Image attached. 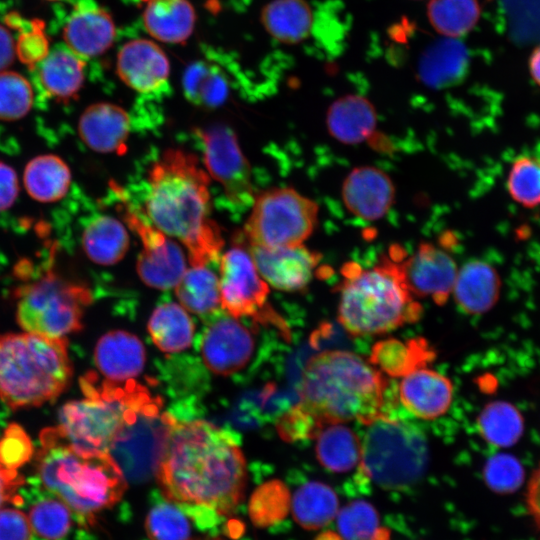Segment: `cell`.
Here are the masks:
<instances>
[{"label":"cell","mask_w":540,"mask_h":540,"mask_svg":"<svg viewBox=\"0 0 540 540\" xmlns=\"http://www.w3.org/2000/svg\"><path fill=\"white\" fill-rule=\"evenodd\" d=\"M527 507L540 531V465L531 476L528 484Z\"/></svg>","instance_id":"db71d44e"},{"label":"cell","mask_w":540,"mask_h":540,"mask_svg":"<svg viewBox=\"0 0 540 540\" xmlns=\"http://www.w3.org/2000/svg\"><path fill=\"white\" fill-rule=\"evenodd\" d=\"M244 231L250 245L277 248L303 244L312 234L319 207L293 188H272L255 196Z\"/></svg>","instance_id":"8fae6325"},{"label":"cell","mask_w":540,"mask_h":540,"mask_svg":"<svg viewBox=\"0 0 540 540\" xmlns=\"http://www.w3.org/2000/svg\"><path fill=\"white\" fill-rule=\"evenodd\" d=\"M198 134L209 176L222 186L226 198L233 205L244 208L252 204L255 196L250 165L232 129L214 125L198 130Z\"/></svg>","instance_id":"7c38bea8"},{"label":"cell","mask_w":540,"mask_h":540,"mask_svg":"<svg viewBox=\"0 0 540 540\" xmlns=\"http://www.w3.org/2000/svg\"><path fill=\"white\" fill-rule=\"evenodd\" d=\"M71 509L59 498L44 497L34 502L29 510L33 535L40 540H61L72 525Z\"/></svg>","instance_id":"b9f144b4"},{"label":"cell","mask_w":540,"mask_h":540,"mask_svg":"<svg viewBox=\"0 0 540 540\" xmlns=\"http://www.w3.org/2000/svg\"><path fill=\"white\" fill-rule=\"evenodd\" d=\"M291 497L287 486L280 480H270L253 492L248 506L251 521L257 527H268L285 518Z\"/></svg>","instance_id":"7bdbcfd3"},{"label":"cell","mask_w":540,"mask_h":540,"mask_svg":"<svg viewBox=\"0 0 540 540\" xmlns=\"http://www.w3.org/2000/svg\"><path fill=\"white\" fill-rule=\"evenodd\" d=\"M16 318L26 331L52 338L79 331L92 294L85 285L47 271L16 290Z\"/></svg>","instance_id":"9c48e42d"},{"label":"cell","mask_w":540,"mask_h":540,"mask_svg":"<svg viewBox=\"0 0 540 540\" xmlns=\"http://www.w3.org/2000/svg\"><path fill=\"white\" fill-rule=\"evenodd\" d=\"M209 183L197 157L180 149L165 151L148 177L147 217L184 245L191 266H207L223 246L220 229L210 218Z\"/></svg>","instance_id":"7a4b0ae2"},{"label":"cell","mask_w":540,"mask_h":540,"mask_svg":"<svg viewBox=\"0 0 540 540\" xmlns=\"http://www.w3.org/2000/svg\"><path fill=\"white\" fill-rule=\"evenodd\" d=\"M342 197L353 215L373 221L389 211L395 198V188L384 171L362 166L354 168L345 178Z\"/></svg>","instance_id":"d6986e66"},{"label":"cell","mask_w":540,"mask_h":540,"mask_svg":"<svg viewBox=\"0 0 540 540\" xmlns=\"http://www.w3.org/2000/svg\"><path fill=\"white\" fill-rule=\"evenodd\" d=\"M85 60L66 46H57L30 70L40 91L59 102L77 96L84 82Z\"/></svg>","instance_id":"603a6c76"},{"label":"cell","mask_w":540,"mask_h":540,"mask_svg":"<svg viewBox=\"0 0 540 540\" xmlns=\"http://www.w3.org/2000/svg\"><path fill=\"white\" fill-rule=\"evenodd\" d=\"M37 470L43 486L72 512L87 521L110 508L127 488L121 469L108 453L86 454L75 450L57 427L40 434Z\"/></svg>","instance_id":"277c9868"},{"label":"cell","mask_w":540,"mask_h":540,"mask_svg":"<svg viewBox=\"0 0 540 540\" xmlns=\"http://www.w3.org/2000/svg\"><path fill=\"white\" fill-rule=\"evenodd\" d=\"M388 382L369 360L348 351H324L303 370L299 403L323 426L384 414Z\"/></svg>","instance_id":"3957f363"},{"label":"cell","mask_w":540,"mask_h":540,"mask_svg":"<svg viewBox=\"0 0 540 540\" xmlns=\"http://www.w3.org/2000/svg\"><path fill=\"white\" fill-rule=\"evenodd\" d=\"M315 540H343V538L333 531H325L319 534Z\"/></svg>","instance_id":"6f0895ef"},{"label":"cell","mask_w":540,"mask_h":540,"mask_svg":"<svg viewBox=\"0 0 540 540\" xmlns=\"http://www.w3.org/2000/svg\"><path fill=\"white\" fill-rule=\"evenodd\" d=\"M81 245L86 256L99 265H113L127 253L130 239L127 229L114 217L99 215L84 228Z\"/></svg>","instance_id":"f546056e"},{"label":"cell","mask_w":540,"mask_h":540,"mask_svg":"<svg viewBox=\"0 0 540 540\" xmlns=\"http://www.w3.org/2000/svg\"><path fill=\"white\" fill-rule=\"evenodd\" d=\"M33 89L30 82L13 71L0 72V120L23 118L32 108Z\"/></svg>","instance_id":"f6af8a7d"},{"label":"cell","mask_w":540,"mask_h":540,"mask_svg":"<svg viewBox=\"0 0 540 540\" xmlns=\"http://www.w3.org/2000/svg\"><path fill=\"white\" fill-rule=\"evenodd\" d=\"M15 53L29 69L48 55L49 41L44 30V23L41 20H31L19 31Z\"/></svg>","instance_id":"c3c4849f"},{"label":"cell","mask_w":540,"mask_h":540,"mask_svg":"<svg viewBox=\"0 0 540 540\" xmlns=\"http://www.w3.org/2000/svg\"><path fill=\"white\" fill-rule=\"evenodd\" d=\"M18 193L17 173L11 166L0 161V212L13 205Z\"/></svg>","instance_id":"f5cc1de1"},{"label":"cell","mask_w":540,"mask_h":540,"mask_svg":"<svg viewBox=\"0 0 540 540\" xmlns=\"http://www.w3.org/2000/svg\"><path fill=\"white\" fill-rule=\"evenodd\" d=\"M176 422L173 414L162 412V400L154 395L130 415L108 449L127 481L144 482L156 476Z\"/></svg>","instance_id":"30bf717a"},{"label":"cell","mask_w":540,"mask_h":540,"mask_svg":"<svg viewBox=\"0 0 540 540\" xmlns=\"http://www.w3.org/2000/svg\"><path fill=\"white\" fill-rule=\"evenodd\" d=\"M483 478L494 492L508 494L520 487L524 480V470L517 458L501 453L487 460L483 468Z\"/></svg>","instance_id":"bcb514c9"},{"label":"cell","mask_w":540,"mask_h":540,"mask_svg":"<svg viewBox=\"0 0 540 540\" xmlns=\"http://www.w3.org/2000/svg\"><path fill=\"white\" fill-rule=\"evenodd\" d=\"M124 219L142 244L136 262L140 279L147 286L160 290L175 287L187 269L180 245L127 206Z\"/></svg>","instance_id":"5bb4252c"},{"label":"cell","mask_w":540,"mask_h":540,"mask_svg":"<svg viewBox=\"0 0 540 540\" xmlns=\"http://www.w3.org/2000/svg\"><path fill=\"white\" fill-rule=\"evenodd\" d=\"M80 388L84 397L61 407L57 429L75 450L86 454L108 453L130 415L153 395L134 379L120 384L93 372L81 377Z\"/></svg>","instance_id":"52a82bcc"},{"label":"cell","mask_w":540,"mask_h":540,"mask_svg":"<svg viewBox=\"0 0 540 540\" xmlns=\"http://www.w3.org/2000/svg\"><path fill=\"white\" fill-rule=\"evenodd\" d=\"M196 14L188 0H150L143 14L145 29L162 42L183 43L191 35Z\"/></svg>","instance_id":"f1b7e54d"},{"label":"cell","mask_w":540,"mask_h":540,"mask_svg":"<svg viewBox=\"0 0 540 540\" xmlns=\"http://www.w3.org/2000/svg\"><path fill=\"white\" fill-rule=\"evenodd\" d=\"M361 442L362 474L382 489L401 490L415 485L429 463L428 444L415 426L382 414L367 424Z\"/></svg>","instance_id":"ba28073f"},{"label":"cell","mask_w":540,"mask_h":540,"mask_svg":"<svg viewBox=\"0 0 540 540\" xmlns=\"http://www.w3.org/2000/svg\"><path fill=\"white\" fill-rule=\"evenodd\" d=\"M78 132L81 140L93 151L118 153L126 151L130 133V118L120 106L95 103L80 116Z\"/></svg>","instance_id":"44dd1931"},{"label":"cell","mask_w":540,"mask_h":540,"mask_svg":"<svg viewBox=\"0 0 540 540\" xmlns=\"http://www.w3.org/2000/svg\"><path fill=\"white\" fill-rule=\"evenodd\" d=\"M175 293L185 310L203 319L219 311V277L207 266L186 269L175 286Z\"/></svg>","instance_id":"d590c367"},{"label":"cell","mask_w":540,"mask_h":540,"mask_svg":"<svg viewBox=\"0 0 540 540\" xmlns=\"http://www.w3.org/2000/svg\"><path fill=\"white\" fill-rule=\"evenodd\" d=\"M15 44L10 32L0 25V72L7 68L13 61Z\"/></svg>","instance_id":"11a10c76"},{"label":"cell","mask_w":540,"mask_h":540,"mask_svg":"<svg viewBox=\"0 0 540 540\" xmlns=\"http://www.w3.org/2000/svg\"><path fill=\"white\" fill-rule=\"evenodd\" d=\"M435 358V351L421 338L401 341L395 338L376 342L369 362L391 377H404L425 367Z\"/></svg>","instance_id":"83f0119b"},{"label":"cell","mask_w":540,"mask_h":540,"mask_svg":"<svg viewBox=\"0 0 540 540\" xmlns=\"http://www.w3.org/2000/svg\"><path fill=\"white\" fill-rule=\"evenodd\" d=\"M197 346L207 368L221 376L236 374L247 366L255 350L253 334L226 312L204 318Z\"/></svg>","instance_id":"9a60e30c"},{"label":"cell","mask_w":540,"mask_h":540,"mask_svg":"<svg viewBox=\"0 0 540 540\" xmlns=\"http://www.w3.org/2000/svg\"><path fill=\"white\" fill-rule=\"evenodd\" d=\"M221 306L234 318L250 317L253 324L270 306L269 287L250 255L234 247L221 257L219 267Z\"/></svg>","instance_id":"4fadbf2b"},{"label":"cell","mask_w":540,"mask_h":540,"mask_svg":"<svg viewBox=\"0 0 540 540\" xmlns=\"http://www.w3.org/2000/svg\"><path fill=\"white\" fill-rule=\"evenodd\" d=\"M148 331L161 351L176 353L192 344L194 323L182 306L164 302L154 309L148 322Z\"/></svg>","instance_id":"836d02e7"},{"label":"cell","mask_w":540,"mask_h":540,"mask_svg":"<svg viewBox=\"0 0 540 540\" xmlns=\"http://www.w3.org/2000/svg\"><path fill=\"white\" fill-rule=\"evenodd\" d=\"M401 269L413 296L429 297L438 305L447 301L458 273L453 258L427 242L421 243L413 255L401 260Z\"/></svg>","instance_id":"2e32d148"},{"label":"cell","mask_w":540,"mask_h":540,"mask_svg":"<svg viewBox=\"0 0 540 540\" xmlns=\"http://www.w3.org/2000/svg\"><path fill=\"white\" fill-rule=\"evenodd\" d=\"M239 442L236 432L207 421L177 420L155 476L163 497L185 512H233L246 484Z\"/></svg>","instance_id":"6da1fadb"},{"label":"cell","mask_w":540,"mask_h":540,"mask_svg":"<svg viewBox=\"0 0 540 540\" xmlns=\"http://www.w3.org/2000/svg\"><path fill=\"white\" fill-rule=\"evenodd\" d=\"M500 289L497 270L485 261L471 260L458 270L452 292L466 313L482 314L495 305Z\"/></svg>","instance_id":"484cf974"},{"label":"cell","mask_w":540,"mask_h":540,"mask_svg":"<svg viewBox=\"0 0 540 540\" xmlns=\"http://www.w3.org/2000/svg\"><path fill=\"white\" fill-rule=\"evenodd\" d=\"M23 182L31 198L42 203H52L67 194L71 184V171L59 156L39 155L27 163Z\"/></svg>","instance_id":"4dcf8cb0"},{"label":"cell","mask_w":540,"mask_h":540,"mask_svg":"<svg viewBox=\"0 0 540 540\" xmlns=\"http://www.w3.org/2000/svg\"><path fill=\"white\" fill-rule=\"evenodd\" d=\"M477 424L481 436L498 447H508L516 443L524 429L519 410L504 401L487 404L480 412Z\"/></svg>","instance_id":"f35d334b"},{"label":"cell","mask_w":540,"mask_h":540,"mask_svg":"<svg viewBox=\"0 0 540 540\" xmlns=\"http://www.w3.org/2000/svg\"><path fill=\"white\" fill-rule=\"evenodd\" d=\"M22 484L23 478L17 470L4 464L0 453V508L9 502L14 504L22 502V498L16 494Z\"/></svg>","instance_id":"816d5d0a"},{"label":"cell","mask_w":540,"mask_h":540,"mask_svg":"<svg viewBox=\"0 0 540 540\" xmlns=\"http://www.w3.org/2000/svg\"><path fill=\"white\" fill-rule=\"evenodd\" d=\"M399 396L412 414L431 420L443 415L450 407L453 386L442 374L423 367L402 378Z\"/></svg>","instance_id":"7402d4cb"},{"label":"cell","mask_w":540,"mask_h":540,"mask_svg":"<svg viewBox=\"0 0 540 540\" xmlns=\"http://www.w3.org/2000/svg\"><path fill=\"white\" fill-rule=\"evenodd\" d=\"M336 518L343 540H390L388 530L380 526L377 510L367 501L349 502L339 509Z\"/></svg>","instance_id":"ab89813d"},{"label":"cell","mask_w":540,"mask_h":540,"mask_svg":"<svg viewBox=\"0 0 540 540\" xmlns=\"http://www.w3.org/2000/svg\"><path fill=\"white\" fill-rule=\"evenodd\" d=\"M249 253L267 284L287 292L304 289L321 259L303 244L277 248L250 245Z\"/></svg>","instance_id":"e0dca14e"},{"label":"cell","mask_w":540,"mask_h":540,"mask_svg":"<svg viewBox=\"0 0 540 540\" xmlns=\"http://www.w3.org/2000/svg\"><path fill=\"white\" fill-rule=\"evenodd\" d=\"M327 127L330 135L344 144H358L375 130L377 115L373 104L361 95H346L328 108Z\"/></svg>","instance_id":"4316f807"},{"label":"cell","mask_w":540,"mask_h":540,"mask_svg":"<svg viewBox=\"0 0 540 540\" xmlns=\"http://www.w3.org/2000/svg\"><path fill=\"white\" fill-rule=\"evenodd\" d=\"M321 422L299 402L282 414L276 428L280 437L287 442L316 438L324 428Z\"/></svg>","instance_id":"7dc6e473"},{"label":"cell","mask_w":540,"mask_h":540,"mask_svg":"<svg viewBox=\"0 0 540 540\" xmlns=\"http://www.w3.org/2000/svg\"><path fill=\"white\" fill-rule=\"evenodd\" d=\"M63 25L65 46L82 59L104 53L115 38L110 14L95 0H72Z\"/></svg>","instance_id":"ac0fdd59"},{"label":"cell","mask_w":540,"mask_h":540,"mask_svg":"<svg viewBox=\"0 0 540 540\" xmlns=\"http://www.w3.org/2000/svg\"><path fill=\"white\" fill-rule=\"evenodd\" d=\"M145 530L150 540H189L191 535L185 510L166 498L148 511Z\"/></svg>","instance_id":"ee69618b"},{"label":"cell","mask_w":540,"mask_h":540,"mask_svg":"<svg viewBox=\"0 0 540 540\" xmlns=\"http://www.w3.org/2000/svg\"><path fill=\"white\" fill-rule=\"evenodd\" d=\"M117 74L133 90L148 94L159 91L169 76V61L152 41L136 39L125 43L117 56Z\"/></svg>","instance_id":"ffe728a7"},{"label":"cell","mask_w":540,"mask_h":540,"mask_svg":"<svg viewBox=\"0 0 540 540\" xmlns=\"http://www.w3.org/2000/svg\"><path fill=\"white\" fill-rule=\"evenodd\" d=\"M261 19L274 39L287 44L307 38L313 26L312 10L305 0H273L264 7Z\"/></svg>","instance_id":"1f68e13d"},{"label":"cell","mask_w":540,"mask_h":540,"mask_svg":"<svg viewBox=\"0 0 540 540\" xmlns=\"http://www.w3.org/2000/svg\"><path fill=\"white\" fill-rule=\"evenodd\" d=\"M94 360L96 367L107 380L125 382L143 370L145 348L134 334L113 330L98 340Z\"/></svg>","instance_id":"cb8c5ba5"},{"label":"cell","mask_w":540,"mask_h":540,"mask_svg":"<svg viewBox=\"0 0 540 540\" xmlns=\"http://www.w3.org/2000/svg\"><path fill=\"white\" fill-rule=\"evenodd\" d=\"M338 320L353 336L389 332L420 319L423 309L405 283L401 260L384 256L368 269L344 268Z\"/></svg>","instance_id":"5b68a950"},{"label":"cell","mask_w":540,"mask_h":540,"mask_svg":"<svg viewBox=\"0 0 540 540\" xmlns=\"http://www.w3.org/2000/svg\"><path fill=\"white\" fill-rule=\"evenodd\" d=\"M183 88L185 96L192 103L216 107L226 100L229 81L225 72L216 63L197 61L186 69Z\"/></svg>","instance_id":"74e56055"},{"label":"cell","mask_w":540,"mask_h":540,"mask_svg":"<svg viewBox=\"0 0 540 540\" xmlns=\"http://www.w3.org/2000/svg\"><path fill=\"white\" fill-rule=\"evenodd\" d=\"M319 463L334 473L355 468L361 458V441L347 426L335 423L325 426L316 436Z\"/></svg>","instance_id":"e575fe53"},{"label":"cell","mask_w":540,"mask_h":540,"mask_svg":"<svg viewBox=\"0 0 540 540\" xmlns=\"http://www.w3.org/2000/svg\"><path fill=\"white\" fill-rule=\"evenodd\" d=\"M481 7L478 0H429L427 17L442 37L456 38L468 34L478 23Z\"/></svg>","instance_id":"8d00e7d4"},{"label":"cell","mask_w":540,"mask_h":540,"mask_svg":"<svg viewBox=\"0 0 540 540\" xmlns=\"http://www.w3.org/2000/svg\"><path fill=\"white\" fill-rule=\"evenodd\" d=\"M529 74L534 83L540 87V45L534 48L528 60Z\"/></svg>","instance_id":"9f6ffc18"},{"label":"cell","mask_w":540,"mask_h":540,"mask_svg":"<svg viewBox=\"0 0 540 540\" xmlns=\"http://www.w3.org/2000/svg\"><path fill=\"white\" fill-rule=\"evenodd\" d=\"M71 377L66 339L30 332L0 337V399L9 408L54 400Z\"/></svg>","instance_id":"8992f818"},{"label":"cell","mask_w":540,"mask_h":540,"mask_svg":"<svg viewBox=\"0 0 540 540\" xmlns=\"http://www.w3.org/2000/svg\"><path fill=\"white\" fill-rule=\"evenodd\" d=\"M469 67L468 50L459 39L442 37L421 54L417 74L428 87L445 88L464 79Z\"/></svg>","instance_id":"d4e9b609"},{"label":"cell","mask_w":540,"mask_h":540,"mask_svg":"<svg viewBox=\"0 0 540 540\" xmlns=\"http://www.w3.org/2000/svg\"><path fill=\"white\" fill-rule=\"evenodd\" d=\"M506 190L521 207H540V158L530 154L515 157L507 173Z\"/></svg>","instance_id":"60d3db41"},{"label":"cell","mask_w":540,"mask_h":540,"mask_svg":"<svg viewBox=\"0 0 540 540\" xmlns=\"http://www.w3.org/2000/svg\"><path fill=\"white\" fill-rule=\"evenodd\" d=\"M0 453L6 466L17 470L32 454V446L25 432L17 425H12L0 440Z\"/></svg>","instance_id":"681fc988"},{"label":"cell","mask_w":540,"mask_h":540,"mask_svg":"<svg viewBox=\"0 0 540 540\" xmlns=\"http://www.w3.org/2000/svg\"><path fill=\"white\" fill-rule=\"evenodd\" d=\"M294 520L304 529L317 530L330 523L339 511V500L328 485L310 481L300 486L291 498Z\"/></svg>","instance_id":"d6a6232c"},{"label":"cell","mask_w":540,"mask_h":540,"mask_svg":"<svg viewBox=\"0 0 540 540\" xmlns=\"http://www.w3.org/2000/svg\"><path fill=\"white\" fill-rule=\"evenodd\" d=\"M31 536L25 513L14 508L0 509V540H31Z\"/></svg>","instance_id":"f907efd6"}]
</instances>
